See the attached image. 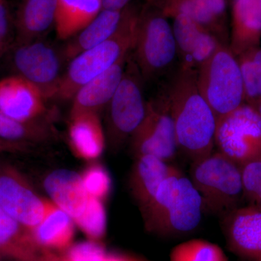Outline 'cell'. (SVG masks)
<instances>
[{
	"label": "cell",
	"instance_id": "9c48e42d",
	"mask_svg": "<svg viewBox=\"0 0 261 261\" xmlns=\"http://www.w3.org/2000/svg\"><path fill=\"white\" fill-rule=\"evenodd\" d=\"M218 152L240 167L261 156V118L247 103L216 121Z\"/></svg>",
	"mask_w": 261,
	"mask_h": 261
},
{
	"label": "cell",
	"instance_id": "52a82bcc",
	"mask_svg": "<svg viewBox=\"0 0 261 261\" xmlns=\"http://www.w3.org/2000/svg\"><path fill=\"white\" fill-rule=\"evenodd\" d=\"M134 51L143 80H151L162 73L177 54L172 27L167 18L147 3L139 13Z\"/></svg>",
	"mask_w": 261,
	"mask_h": 261
},
{
	"label": "cell",
	"instance_id": "d6a6232c",
	"mask_svg": "<svg viewBox=\"0 0 261 261\" xmlns=\"http://www.w3.org/2000/svg\"><path fill=\"white\" fill-rule=\"evenodd\" d=\"M108 255L97 242L87 241L75 244L68 250L66 261H106Z\"/></svg>",
	"mask_w": 261,
	"mask_h": 261
},
{
	"label": "cell",
	"instance_id": "ab89813d",
	"mask_svg": "<svg viewBox=\"0 0 261 261\" xmlns=\"http://www.w3.org/2000/svg\"><path fill=\"white\" fill-rule=\"evenodd\" d=\"M260 6H261V0H260Z\"/></svg>",
	"mask_w": 261,
	"mask_h": 261
},
{
	"label": "cell",
	"instance_id": "5bb4252c",
	"mask_svg": "<svg viewBox=\"0 0 261 261\" xmlns=\"http://www.w3.org/2000/svg\"><path fill=\"white\" fill-rule=\"evenodd\" d=\"M173 32L181 68L197 70L221 45L219 38L186 15L173 18Z\"/></svg>",
	"mask_w": 261,
	"mask_h": 261
},
{
	"label": "cell",
	"instance_id": "5b68a950",
	"mask_svg": "<svg viewBox=\"0 0 261 261\" xmlns=\"http://www.w3.org/2000/svg\"><path fill=\"white\" fill-rule=\"evenodd\" d=\"M197 84L216 121L245 103L238 58L224 44L197 69Z\"/></svg>",
	"mask_w": 261,
	"mask_h": 261
},
{
	"label": "cell",
	"instance_id": "4fadbf2b",
	"mask_svg": "<svg viewBox=\"0 0 261 261\" xmlns=\"http://www.w3.org/2000/svg\"><path fill=\"white\" fill-rule=\"evenodd\" d=\"M47 99L28 81L13 75L0 80V113L15 121L47 120Z\"/></svg>",
	"mask_w": 261,
	"mask_h": 261
},
{
	"label": "cell",
	"instance_id": "74e56055",
	"mask_svg": "<svg viewBox=\"0 0 261 261\" xmlns=\"http://www.w3.org/2000/svg\"><path fill=\"white\" fill-rule=\"evenodd\" d=\"M255 108H256L257 112H258L259 115H260L261 118V100L260 101V102L257 103L256 106H255Z\"/></svg>",
	"mask_w": 261,
	"mask_h": 261
},
{
	"label": "cell",
	"instance_id": "ba28073f",
	"mask_svg": "<svg viewBox=\"0 0 261 261\" xmlns=\"http://www.w3.org/2000/svg\"><path fill=\"white\" fill-rule=\"evenodd\" d=\"M142 80L135 61H128L121 84L106 108V134L113 149L130 140L145 118L147 102L142 92Z\"/></svg>",
	"mask_w": 261,
	"mask_h": 261
},
{
	"label": "cell",
	"instance_id": "ffe728a7",
	"mask_svg": "<svg viewBox=\"0 0 261 261\" xmlns=\"http://www.w3.org/2000/svg\"><path fill=\"white\" fill-rule=\"evenodd\" d=\"M129 5L122 10L103 9L95 18L62 47L67 63L112 37L126 18Z\"/></svg>",
	"mask_w": 261,
	"mask_h": 261
},
{
	"label": "cell",
	"instance_id": "6da1fadb",
	"mask_svg": "<svg viewBox=\"0 0 261 261\" xmlns=\"http://www.w3.org/2000/svg\"><path fill=\"white\" fill-rule=\"evenodd\" d=\"M197 70L180 69L166 97L178 149L192 162L214 152L216 118L197 87Z\"/></svg>",
	"mask_w": 261,
	"mask_h": 261
},
{
	"label": "cell",
	"instance_id": "277c9868",
	"mask_svg": "<svg viewBox=\"0 0 261 261\" xmlns=\"http://www.w3.org/2000/svg\"><path fill=\"white\" fill-rule=\"evenodd\" d=\"M190 178L204 211L224 216L244 201L241 167L218 151L192 162Z\"/></svg>",
	"mask_w": 261,
	"mask_h": 261
},
{
	"label": "cell",
	"instance_id": "d4e9b609",
	"mask_svg": "<svg viewBox=\"0 0 261 261\" xmlns=\"http://www.w3.org/2000/svg\"><path fill=\"white\" fill-rule=\"evenodd\" d=\"M38 245L31 230L0 207V248L23 261H35Z\"/></svg>",
	"mask_w": 261,
	"mask_h": 261
},
{
	"label": "cell",
	"instance_id": "8fae6325",
	"mask_svg": "<svg viewBox=\"0 0 261 261\" xmlns=\"http://www.w3.org/2000/svg\"><path fill=\"white\" fill-rule=\"evenodd\" d=\"M49 203L18 168L0 166V207L20 224L32 231L44 219Z\"/></svg>",
	"mask_w": 261,
	"mask_h": 261
},
{
	"label": "cell",
	"instance_id": "603a6c76",
	"mask_svg": "<svg viewBox=\"0 0 261 261\" xmlns=\"http://www.w3.org/2000/svg\"><path fill=\"white\" fill-rule=\"evenodd\" d=\"M103 10V0H58L57 37L68 40L90 23Z\"/></svg>",
	"mask_w": 261,
	"mask_h": 261
},
{
	"label": "cell",
	"instance_id": "d590c367",
	"mask_svg": "<svg viewBox=\"0 0 261 261\" xmlns=\"http://www.w3.org/2000/svg\"><path fill=\"white\" fill-rule=\"evenodd\" d=\"M106 261H139L133 257L120 255H108Z\"/></svg>",
	"mask_w": 261,
	"mask_h": 261
},
{
	"label": "cell",
	"instance_id": "30bf717a",
	"mask_svg": "<svg viewBox=\"0 0 261 261\" xmlns=\"http://www.w3.org/2000/svg\"><path fill=\"white\" fill-rule=\"evenodd\" d=\"M135 157L150 154L169 163L178 150L166 94L147 102L143 121L130 139Z\"/></svg>",
	"mask_w": 261,
	"mask_h": 261
},
{
	"label": "cell",
	"instance_id": "e575fe53",
	"mask_svg": "<svg viewBox=\"0 0 261 261\" xmlns=\"http://www.w3.org/2000/svg\"><path fill=\"white\" fill-rule=\"evenodd\" d=\"M18 152V151H24V149L20 148L18 146L12 145V144L8 143V142H5L0 140V152Z\"/></svg>",
	"mask_w": 261,
	"mask_h": 261
},
{
	"label": "cell",
	"instance_id": "9a60e30c",
	"mask_svg": "<svg viewBox=\"0 0 261 261\" xmlns=\"http://www.w3.org/2000/svg\"><path fill=\"white\" fill-rule=\"evenodd\" d=\"M166 18L186 15L220 39L226 36V0H147Z\"/></svg>",
	"mask_w": 261,
	"mask_h": 261
},
{
	"label": "cell",
	"instance_id": "7a4b0ae2",
	"mask_svg": "<svg viewBox=\"0 0 261 261\" xmlns=\"http://www.w3.org/2000/svg\"><path fill=\"white\" fill-rule=\"evenodd\" d=\"M141 210L146 228L163 237L191 232L200 224L204 212L200 194L179 169L160 185L152 200Z\"/></svg>",
	"mask_w": 261,
	"mask_h": 261
},
{
	"label": "cell",
	"instance_id": "836d02e7",
	"mask_svg": "<svg viewBox=\"0 0 261 261\" xmlns=\"http://www.w3.org/2000/svg\"><path fill=\"white\" fill-rule=\"evenodd\" d=\"M132 3V0H103V9L122 10Z\"/></svg>",
	"mask_w": 261,
	"mask_h": 261
},
{
	"label": "cell",
	"instance_id": "83f0119b",
	"mask_svg": "<svg viewBox=\"0 0 261 261\" xmlns=\"http://www.w3.org/2000/svg\"><path fill=\"white\" fill-rule=\"evenodd\" d=\"M170 261H229L217 244L194 239L178 244L170 252Z\"/></svg>",
	"mask_w": 261,
	"mask_h": 261
},
{
	"label": "cell",
	"instance_id": "ac0fdd59",
	"mask_svg": "<svg viewBox=\"0 0 261 261\" xmlns=\"http://www.w3.org/2000/svg\"><path fill=\"white\" fill-rule=\"evenodd\" d=\"M58 0H20L14 14V42L45 37L55 28Z\"/></svg>",
	"mask_w": 261,
	"mask_h": 261
},
{
	"label": "cell",
	"instance_id": "1f68e13d",
	"mask_svg": "<svg viewBox=\"0 0 261 261\" xmlns=\"http://www.w3.org/2000/svg\"><path fill=\"white\" fill-rule=\"evenodd\" d=\"M15 18L8 0H0V60L15 40Z\"/></svg>",
	"mask_w": 261,
	"mask_h": 261
},
{
	"label": "cell",
	"instance_id": "d6986e66",
	"mask_svg": "<svg viewBox=\"0 0 261 261\" xmlns=\"http://www.w3.org/2000/svg\"><path fill=\"white\" fill-rule=\"evenodd\" d=\"M260 0H233L230 50L238 58L245 51L260 47Z\"/></svg>",
	"mask_w": 261,
	"mask_h": 261
},
{
	"label": "cell",
	"instance_id": "e0dca14e",
	"mask_svg": "<svg viewBox=\"0 0 261 261\" xmlns=\"http://www.w3.org/2000/svg\"><path fill=\"white\" fill-rule=\"evenodd\" d=\"M44 188L51 202L69 215L73 221L82 216L88 205L89 195L82 175L71 170H55L44 178Z\"/></svg>",
	"mask_w": 261,
	"mask_h": 261
},
{
	"label": "cell",
	"instance_id": "3957f363",
	"mask_svg": "<svg viewBox=\"0 0 261 261\" xmlns=\"http://www.w3.org/2000/svg\"><path fill=\"white\" fill-rule=\"evenodd\" d=\"M140 10L130 3L126 18L112 37L83 51L68 63L56 99L71 100L84 84L110 69L134 50Z\"/></svg>",
	"mask_w": 261,
	"mask_h": 261
},
{
	"label": "cell",
	"instance_id": "f546056e",
	"mask_svg": "<svg viewBox=\"0 0 261 261\" xmlns=\"http://www.w3.org/2000/svg\"><path fill=\"white\" fill-rule=\"evenodd\" d=\"M82 181L90 197L104 200L111 190V178L107 170L100 163H92L82 174Z\"/></svg>",
	"mask_w": 261,
	"mask_h": 261
},
{
	"label": "cell",
	"instance_id": "f1b7e54d",
	"mask_svg": "<svg viewBox=\"0 0 261 261\" xmlns=\"http://www.w3.org/2000/svg\"><path fill=\"white\" fill-rule=\"evenodd\" d=\"M103 201L90 197L87 208L82 216L75 220V224L92 241L104 238L107 228V219Z\"/></svg>",
	"mask_w": 261,
	"mask_h": 261
},
{
	"label": "cell",
	"instance_id": "7402d4cb",
	"mask_svg": "<svg viewBox=\"0 0 261 261\" xmlns=\"http://www.w3.org/2000/svg\"><path fill=\"white\" fill-rule=\"evenodd\" d=\"M68 140L75 155L86 161L97 159L106 146V137L97 113L70 117Z\"/></svg>",
	"mask_w": 261,
	"mask_h": 261
},
{
	"label": "cell",
	"instance_id": "7c38bea8",
	"mask_svg": "<svg viewBox=\"0 0 261 261\" xmlns=\"http://www.w3.org/2000/svg\"><path fill=\"white\" fill-rule=\"evenodd\" d=\"M228 250L246 261H261V207L240 206L222 216Z\"/></svg>",
	"mask_w": 261,
	"mask_h": 261
},
{
	"label": "cell",
	"instance_id": "f35d334b",
	"mask_svg": "<svg viewBox=\"0 0 261 261\" xmlns=\"http://www.w3.org/2000/svg\"><path fill=\"white\" fill-rule=\"evenodd\" d=\"M3 250H2L1 248H0V257H1L2 253H3Z\"/></svg>",
	"mask_w": 261,
	"mask_h": 261
},
{
	"label": "cell",
	"instance_id": "4dcf8cb0",
	"mask_svg": "<svg viewBox=\"0 0 261 261\" xmlns=\"http://www.w3.org/2000/svg\"><path fill=\"white\" fill-rule=\"evenodd\" d=\"M244 201L261 207V156L241 167Z\"/></svg>",
	"mask_w": 261,
	"mask_h": 261
},
{
	"label": "cell",
	"instance_id": "44dd1931",
	"mask_svg": "<svg viewBox=\"0 0 261 261\" xmlns=\"http://www.w3.org/2000/svg\"><path fill=\"white\" fill-rule=\"evenodd\" d=\"M178 168L150 154L137 156L130 176V188L141 209L152 200L161 183Z\"/></svg>",
	"mask_w": 261,
	"mask_h": 261
},
{
	"label": "cell",
	"instance_id": "2e32d148",
	"mask_svg": "<svg viewBox=\"0 0 261 261\" xmlns=\"http://www.w3.org/2000/svg\"><path fill=\"white\" fill-rule=\"evenodd\" d=\"M128 57H124L88 83L81 87L72 98L70 117L82 113L99 114L107 107L121 84Z\"/></svg>",
	"mask_w": 261,
	"mask_h": 261
},
{
	"label": "cell",
	"instance_id": "8d00e7d4",
	"mask_svg": "<svg viewBox=\"0 0 261 261\" xmlns=\"http://www.w3.org/2000/svg\"><path fill=\"white\" fill-rule=\"evenodd\" d=\"M41 261H66L65 258L61 259L59 258V257H57L55 256H51V255H45L44 256H43L42 258L40 259Z\"/></svg>",
	"mask_w": 261,
	"mask_h": 261
},
{
	"label": "cell",
	"instance_id": "cb8c5ba5",
	"mask_svg": "<svg viewBox=\"0 0 261 261\" xmlns=\"http://www.w3.org/2000/svg\"><path fill=\"white\" fill-rule=\"evenodd\" d=\"M74 224L69 215L49 201L44 219L31 231L38 247L64 250L72 243Z\"/></svg>",
	"mask_w": 261,
	"mask_h": 261
},
{
	"label": "cell",
	"instance_id": "484cf974",
	"mask_svg": "<svg viewBox=\"0 0 261 261\" xmlns=\"http://www.w3.org/2000/svg\"><path fill=\"white\" fill-rule=\"evenodd\" d=\"M54 137V132L47 120L21 122L0 113V140L25 150L29 145L44 143Z\"/></svg>",
	"mask_w": 261,
	"mask_h": 261
},
{
	"label": "cell",
	"instance_id": "4316f807",
	"mask_svg": "<svg viewBox=\"0 0 261 261\" xmlns=\"http://www.w3.org/2000/svg\"><path fill=\"white\" fill-rule=\"evenodd\" d=\"M237 58L243 79L245 102L255 107L261 100V48H253Z\"/></svg>",
	"mask_w": 261,
	"mask_h": 261
},
{
	"label": "cell",
	"instance_id": "8992f818",
	"mask_svg": "<svg viewBox=\"0 0 261 261\" xmlns=\"http://www.w3.org/2000/svg\"><path fill=\"white\" fill-rule=\"evenodd\" d=\"M6 55L13 75L35 86L47 100L56 99L68 63L62 47L42 38L14 42Z\"/></svg>",
	"mask_w": 261,
	"mask_h": 261
}]
</instances>
